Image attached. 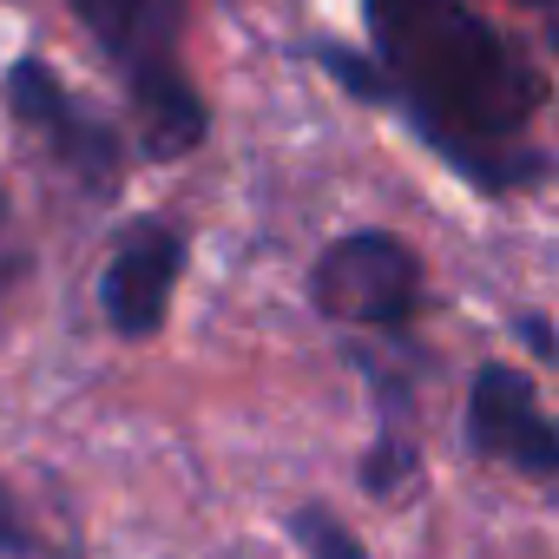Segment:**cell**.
Segmentation results:
<instances>
[{
    "instance_id": "cell-2",
    "label": "cell",
    "mask_w": 559,
    "mask_h": 559,
    "mask_svg": "<svg viewBox=\"0 0 559 559\" xmlns=\"http://www.w3.org/2000/svg\"><path fill=\"white\" fill-rule=\"evenodd\" d=\"M93 47L126 73L139 132L152 158H185L204 145L211 112L178 53V0H73Z\"/></svg>"
},
{
    "instance_id": "cell-11",
    "label": "cell",
    "mask_w": 559,
    "mask_h": 559,
    "mask_svg": "<svg viewBox=\"0 0 559 559\" xmlns=\"http://www.w3.org/2000/svg\"><path fill=\"white\" fill-rule=\"evenodd\" d=\"M533 8H559V0H533Z\"/></svg>"
},
{
    "instance_id": "cell-7",
    "label": "cell",
    "mask_w": 559,
    "mask_h": 559,
    "mask_svg": "<svg viewBox=\"0 0 559 559\" xmlns=\"http://www.w3.org/2000/svg\"><path fill=\"white\" fill-rule=\"evenodd\" d=\"M408 474H415V448H408L395 428H382L376 448H369V461H362V487H369V493H402Z\"/></svg>"
},
{
    "instance_id": "cell-5",
    "label": "cell",
    "mask_w": 559,
    "mask_h": 559,
    "mask_svg": "<svg viewBox=\"0 0 559 559\" xmlns=\"http://www.w3.org/2000/svg\"><path fill=\"white\" fill-rule=\"evenodd\" d=\"M8 106H14V119H21L86 191H112V178H119V139H112V126H106L99 112H86V106L73 99V86H67L53 67L14 60V73H8Z\"/></svg>"
},
{
    "instance_id": "cell-9",
    "label": "cell",
    "mask_w": 559,
    "mask_h": 559,
    "mask_svg": "<svg viewBox=\"0 0 559 559\" xmlns=\"http://www.w3.org/2000/svg\"><path fill=\"white\" fill-rule=\"evenodd\" d=\"M0 552H8V559H27L34 552V526L21 520V500L8 487H0Z\"/></svg>"
},
{
    "instance_id": "cell-4",
    "label": "cell",
    "mask_w": 559,
    "mask_h": 559,
    "mask_svg": "<svg viewBox=\"0 0 559 559\" xmlns=\"http://www.w3.org/2000/svg\"><path fill=\"white\" fill-rule=\"evenodd\" d=\"M467 441H474V454H487L513 474H533V480L559 474V421L546 415L533 376L513 369V362L474 369V382H467Z\"/></svg>"
},
{
    "instance_id": "cell-6",
    "label": "cell",
    "mask_w": 559,
    "mask_h": 559,
    "mask_svg": "<svg viewBox=\"0 0 559 559\" xmlns=\"http://www.w3.org/2000/svg\"><path fill=\"white\" fill-rule=\"evenodd\" d=\"M178 276H185V237L171 224H158V217H139L119 237V250L106 257V270H99V310H106V323L126 343L158 336L165 317H171Z\"/></svg>"
},
{
    "instance_id": "cell-1",
    "label": "cell",
    "mask_w": 559,
    "mask_h": 559,
    "mask_svg": "<svg viewBox=\"0 0 559 559\" xmlns=\"http://www.w3.org/2000/svg\"><path fill=\"white\" fill-rule=\"evenodd\" d=\"M362 14L376 67L389 73V106L408 112L421 145L480 191L546 178V158L526 145L546 80L500 27H487L467 0H362Z\"/></svg>"
},
{
    "instance_id": "cell-8",
    "label": "cell",
    "mask_w": 559,
    "mask_h": 559,
    "mask_svg": "<svg viewBox=\"0 0 559 559\" xmlns=\"http://www.w3.org/2000/svg\"><path fill=\"white\" fill-rule=\"evenodd\" d=\"M297 539H304L310 559H369V552L356 546V533H349L343 520H330L323 507H304V513H297Z\"/></svg>"
},
{
    "instance_id": "cell-10",
    "label": "cell",
    "mask_w": 559,
    "mask_h": 559,
    "mask_svg": "<svg viewBox=\"0 0 559 559\" xmlns=\"http://www.w3.org/2000/svg\"><path fill=\"white\" fill-rule=\"evenodd\" d=\"M0 224H8V198H0Z\"/></svg>"
},
{
    "instance_id": "cell-3",
    "label": "cell",
    "mask_w": 559,
    "mask_h": 559,
    "mask_svg": "<svg viewBox=\"0 0 559 559\" xmlns=\"http://www.w3.org/2000/svg\"><path fill=\"white\" fill-rule=\"evenodd\" d=\"M310 297L336 323H356V330H408L415 310H421V257L395 230H349V237H336L317 257Z\"/></svg>"
}]
</instances>
